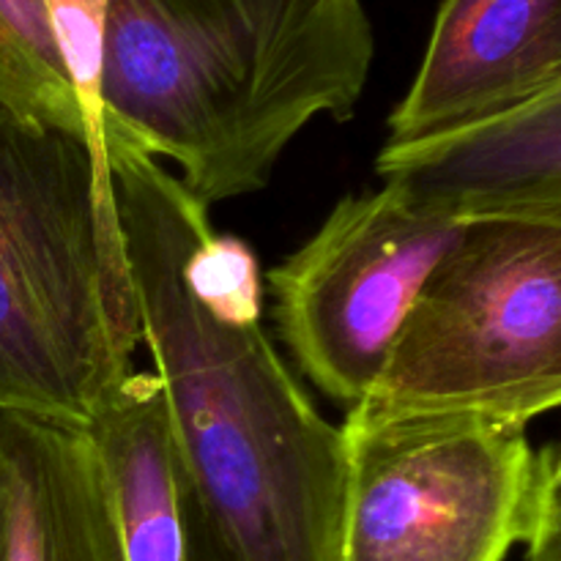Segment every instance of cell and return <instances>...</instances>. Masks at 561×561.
Here are the masks:
<instances>
[{"label":"cell","mask_w":561,"mask_h":561,"mask_svg":"<svg viewBox=\"0 0 561 561\" xmlns=\"http://www.w3.org/2000/svg\"><path fill=\"white\" fill-rule=\"evenodd\" d=\"M104 3L107 0H47V11L49 20H53L55 36H58L60 53H64L66 71H69L77 104H80L82 131H85L88 148H91L99 192H102L104 201L113 203L107 140H104V113L102 99H99Z\"/></svg>","instance_id":"cell-12"},{"label":"cell","mask_w":561,"mask_h":561,"mask_svg":"<svg viewBox=\"0 0 561 561\" xmlns=\"http://www.w3.org/2000/svg\"><path fill=\"white\" fill-rule=\"evenodd\" d=\"M526 561H561V491L553 493L526 540Z\"/></svg>","instance_id":"cell-13"},{"label":"cell","mask_w":561,"mask_h":561,"mask_svg":"<svg viewBox=\"0 0 561 561\" xmlns=\"http://www.w3.org/2000/svg\"><path fill=\"white\" fill-rule=\"evenodd\" d=\"M0 102L38 124L85 135L47 0H0Z\"/></svg>","instance_id":"cell-11"},{"label":"cell","mask_w":561,"mask_h":561,"mask_svg":"<svg viewBox=\"0 0 561 561\" xmlns=\"http://www.w3.org/2000/svg\"><path fill=\"white\" fill-rule=\"evenodd\" d=\"M3 561H124L85 431L0 416Z\"/></svg>","instance_id":"cell-9"},{"label":"cell","mask_w":561,"mask_h":561,"mask_svg":"<svg viewBox=\"0 0 561 561\" xmlns=\"http://www.w3.org/2000/svg\"><path fill=\"white\" fill-rule=\"evenodd\" d=\"M376 173L383 186L463 228H561V88L433 135L387 142Z\"/></svg>","instance_id":"cell-7"},{"label":"cell","mask_w":561,"mask_h":561,"mask_svg":"<svg viewBox=\"0 0 561 561\" xmlns=\"http://www.w3.org/2000/svg\"><path fill=\"white\" fill-rule=\"evenodd\" d=\"M561 88V0H442L389 140H414Z\"/></svg>","instance_id":"cell-8"},{"label":"cell","mask_w":561,"mask_h":561,"mask_svg":"<svg viewBox=\"0 0 561 561\" xmlns=\"http://www.w3.org/2000/svg\"><path fill=\"white\" fill-rule=\"evenodd\" d=\"M140 348L85 135L0 102V416L88 431Z\"/></svg>","instance_id":"cell-3"},{"label":"cell","mask_w":561,"mask_h":561,"mask_svg":"<svg viewBox=\"0 0 561 561\" xmlns=\"http://www.w3.org/2000/svg\"><path fill=\"white\" fill-rule=\"evenodd\" d=\"M190 561H230L228 553H225L222 546H219L217 537H214V531H211V526H208L201 502H197L195 520H192Z\"/></svg>","instance_id":"cell-14"},{"label":"cell","mask_w":561,"mask_h":561,"mask_svg":"<svg viewBox=\"0 0 561 561\" xmlns=\"http://www.w3.org/2000/svg\"><path fill=\"white\" fill-rule=\"evenodd\" d=\"M559 403L561 228L469 225L343 425L477 416L529 427Z\"/></svg>","instance_id":"cell-4"},{"label":"cell","mask_w":561,"mask_h":561,"mask_svg":"<svg viewBox=\"0 0 561 561\" xmlns=\"http://www.w3.org/2000/svg\"><path fill=\"white\" fill-rule=\"evenodd\" d=\"M124 561H190L197 499L175 453L162 387L131 370L88 427Z\"/></svg>","instance_id":"cell-10"},{"label":"cell","mask_w":561,"mask_h":561,"mask_svg":"<svg viewBox=\"0 0 561 561\" xmlns=\"http://www.w3.org/2000/svg\"><path fill=\"white\" fill-rule=\"evenodd\" d=\"M3 535H5V524H3V496H0V561H3Z\"/></svg>","instance_id":"cell-15"},{"label":"cell","mask_w":561,"mask_h":561,"mask_svg":"<svg viewBox=\"0 0 561 561\" xmlns=\"http://www.w3.org/2000/svg\"><path fill=\"white\" fill-rule=\"evenodd\" d=\"M337 561H504L561 491L557 442L477 416L343 425Z\"/></svg>","instance_id":"cell-5"},{"label":"cell","mask_w":561,"mask_h":561,"mask_svg":"<svg viewBox=\"0 0 561 561\" xmlns=\"http://www.w3.org/2000/svg\"><path fill=\"white\" fill-rule=\"evenodd\" d=\"M373 55L362 0H107L104 129L203 206L255 195L312 121L354 115Z\"/></svg>","instance_id":"cell-2"},{"label":"cell","mask_w":561,"mask_h":561,"mask_svg":"<svg viewBox=\"0 0 561 561\" xmlns=\"http://www.w3.org/2000/svg\"><path fill=\"white\" fill-rule=\"evenodd\" d=\"M463 230L392 186L345 195L307 244L266 274L274 327L299 376L354 409L427 274Z\"/></svg>","instance_id":"cell-6"},{"label":"cell","mask_w":561,"mask_h":561,"mask_svg":"<svg viewBox=\"0 0 561 561\" xmlns=\"http://www.w3.org/2000/svg\"><path fill=\"white\" fill-rule=\"evenodd\" d=\"M104 140L140 345L214 537L230 561H337L343 433L263 329L257 257L124 131Z\"/></svg>","instance_id":"cell-1"}]
</instances>
